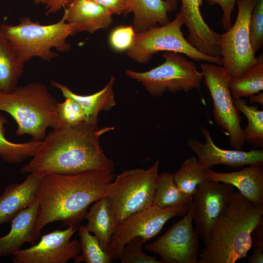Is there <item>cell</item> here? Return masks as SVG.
I'll return each mask as SVG.
<instances>
[{"mask_svg":"<svg viewBox=\"0 0 263 263\" xmlns=\"http://www.w3.org/2000/svg\"><path fill=\"white\" fill-rule=\"evenodd\" d=\"M56 105V126L72 127L87 122L84 113L78 103L71 97H65Z\"/></svg>","mask_w":263,"mask_h":263,"instance_id":"31","label":"cell"},{"mask_svg":"<svg viewBox=\"0 0 263 263\" xmlns=\"http://www.w3.org/2000/svg\"><path fill=\"white\" fill-rule=\"evenodd\" d=\"M205 138L203 143L196 138L187 140L188 146L198 157L200 164L205 168L210 169L213 165H225L239 168L251 165H263V149L244 151L240 150H224L213 142L209 131L202 126L199 128Z\"/></svg>","mask_w":263,"mask_h":263,"instance_id":"15","label":"cell"},{"mask_svg":"<svg viewBox=\"0 0 263 263\" xmlns=\"http://www.w3.org/2000/svg\"><path fill=\"white\" fill-rule=\"evenodd\" d=\"M7 123L6 118L0 114V157L8 163L16 164L32 157L42 141L31 140L21 143L9 141L5 135L4 125Z\"/></svg>","mask_w":263,"mask_h":263,"instance_id":"28","label":"cell"},{"mask_svg":"<svg viewBox=\"0 0 263 263\" xmlns=\"http://www.w3.org/2000/svg\"><path fill=\"white\" fill-rule=\"evenodd\" d=\"M56 103L41 82L17 86L10 93H0V111L8 113L16 121V135L28 134L35 141H42L47 129L55 127Z\"/></svg>","mask_w":263,"mask_h":263,"instance_id":"4","label":"cell"},{"mask_svg":"<svg viewBox=\"0 0 263 263\" xmlns=\"http://www.w3.org/2000/svg\"><path fill=\"white\" fill-rule=\"evenodd\" d=\"M256 0H236V19L233 25L221 34L219 44L222 67L230 78L237 77L257 61L250 42L249 19Z\"/></svg>","mask_w":263,"mask_h":263,"instance_id":"10","label":"cell"},{"mask_svg":"<svg viewBox=\"0 0 263 263\" xmlns=\"http://www.w3.org/2000/svg\"><path fill=\"white\" fill-rule=\"evenodd\" d=\"M189 207L175 206L165 208L153 203L130 215L115 227L107 251L111 261L119 259L125 244L136 237L146 242L156 236L165 224L175 217H183Z\"/></svg>","mask_w":263,"mask_h":263,"instance_id":"11","label":"cell"},{"mask_svg":"<svg viewBox=\"0 0 263 263\" xmlns=\"http://www.w3.org/2000/svg\"><path fill=\"white\" fill-rule=\"evenodd\" d=\"M229 88L233 98L248 97L263 90V54L255 65L241 75L230 78Z\"/></svg>","mask_w":263,"mask_h":263,"instance_id":"26","label":"cell"},{"mask_svg":"<svg viewBox=\"0 0 263 263\" xmlns=\"http://www.w3.org/2000/svg\"><path fill=\"white\" fill-rule=\"evenodd\" d=\"M115 80L114 76H111L102 89L89 95L75 94L67 86L56 81H52L51 84L58 89L64 97L72 98L78 103L84 113L87 122L97 124L99 113L109 111L116 105L113 89Z\"/></svg>","mask_w":263,"mask_h":263,"instance_id":"22","label":"cell"},{"mask_svg":"<svg viewBox=\"0 0 263 263\" xmlns=\"http://www.w3.org/2000/svg\"><path fill=\"white\" fill-rule=\"evenodd\" d=\"M109 11L113 15L130 14L127 0H90Z\"/></svg>","mask_w":263,"mask_h":263,"instance_id":"36","label":"cell"},{"mask_svg":"<svg viewBox=\"0 0 263 263\" xmlns=\"http://www.w3.org/2000/svg\"><path fill=\"white\" fill-rule=\"evenodd\" d=\"M192 203L188 212L154 242L144 246L163 263H198L199 235L193 227Z\"/></svg>","mask_w":263,"mask_h":263,"instance_id":"12","label":"cell"},{"mask_svg":"<svg viewBox=\"0 0 263 263\" xmlns=\"http://www.w3.org/2000/svg\"><path fill=\"white\" fill-rule=\"evenodd\" d=\"M33 1L34 3L37 5L40 4L45 5L47 3L48 0H33Z\"/></svg>","mask_w":263,"mask_h":263,"instance_id":"40","label":"cell"},{"mask_svg":"<svg viewBox=\"0 0 263 263\" xmlns=\"http://www.w3.org/2000/svg\"><path fill=\"white\" fill-rule=\"evenodd\" d=\"M253 246L252 253L249 258V263H263V244L253 243Z\"/></svg>","mask_w":263,"mask_h":263,"instance_id":"38","label":"cell"},{"mask_svg":"<svg viewBox=\"0 0 263 263\" xmlns=\"http://www.w3.org/2000/svg\"><path fill=\"white\" fill-rule=\"evenodd\" d=\"M234 191L230 185L207 180L197 187L192 195L193 221L205 245L208 243L212 226L225 210Z\"/></svg>","mask_w":263,"mask_h":263,"instance_id":"13","label":"cell"},{"mask_svg":"<svg viewBox=\"0 0 263 263\" xmlns=\"http://www.w3.org/2000/svg\"><path fill=\"white\" fill-rule=\"evenodd\" d=\"M0 29L24 63L34 57L51 61L59 56L53 49L59 53L69 51L71 45L67 39L75 34L73 24L62 18L56 22L46 25L24 17L16 25L1 24Z\"/></svg>","mask_w":263,"mask_h":263,"instance_id":"5","label":"cell"},{"mask_svg":"<svg viewBox=\"0 0 263 263\" xmlns=\"http://www.w3.org/2000/svg\"><path fill=\"white\" fill-rule=\"evenodd\" d=\"M162 56L164 62L149 71L138 72L127 69L125 74L140 82L154 97H160L167 91L176 93L200 90L203 77L193 62L174 52H164Z\"/></svg>","mask_w":263,"mask_h":263,"instance_id":"7","label":"cell"},{"mask_svg":"<svg viewBox=\"0 0 263 263\" xmlns=\"http://www.w3.org/2000/svg\"><path fill=\"white\" fill-rule=\"evenodd\" d=\"M85 226L97 238L102 249L107 252L115 225L113 213L106 196L95 201L88 211Z\"/></svg>","mask_w":263,"mask_h":263,"instance_id":"23","label":"cell"},{"mask_svg":"<svg viewBox=\"0 0 263 263\" xmlns=\"http://www.w3.org/2000/svg\"><path fill=\"white\" fill-rule=\"evenodd\" d=\"M113 172L91 170L43 176L37 192L39 205L33 242L47 224L60 221L67 227L78 226L93 203L105 196L113 180Z\"/></svg>","mask_w":263,"mask_h":263,"instance_id":"2","label":"cell"},{"mask_svg":"<svg viewBox=\"0 0 263 263\" xmlns=\"http://www.w3.org/2000/svg\"><path fill=\"white\" fill-rule=\"evenodd\" d=\"M78 227L56 229L42 235L37 244L14 252L12 261L14 263H66L74 259L81 252L80 243L71 238Z\"/></svg>","mask_w":263,"mask_h":263,"instance_id":"14","label":"cell"},{"mask_svg":"<svg viewBox=\"0 0 263 263\" xmlns=\"http://www.w3.org/2000/svg\"><path fill=\"white\" fill-rule=\"evenodd\" d=\"M153 203L162 208L179 206L189 207L192 198L177 187L173 174L164 172L158 175Z\"/></svg>","mask_w":263,"mask_h":263,"instance_id":"25","label":"cell"},{"mask_svg":"<svg viewBox=\"0 0 263 263\" xmlns=\"http://www.w3.org/2000/svg\"><path fill=\"white\" fill-rule=\"evenodd\" d=\"M114 129L99 128L87 122L72 127L56 126L20 172L42 175L91 170L113 172L114 163L105 155L99 139Z\"/></svg>","mask_w":263,"mask_h":263,"instance_id":"1","label":"cell"},{"mask_svg":"<svg viewBox=\"0 0 263 263\" xmlns=\"http://www.w3.org/2000/svg\"><path fill=\"white\" fill-rule=\"evenodd\" d=\"M200 66L204 82L212 100L214 121L227 132L230 146L241 150L245 143L241 126L242 118L229 88L230 77L223 67L216 64L202 63Z\"/></svg>","mask_w":263,"mask_h":263,"instance_id":"9","label":"cell"},{"mask_svg":"<svg viewBox=\"0 0 263 263\" xmlns=\"http://www.w3.org/2000/svg\"><path fill=\"white\" fill-rule=\"evenodd\" d=\"M250 104L253 105L256 103L263 105V93H258L249 96Z\"/></svg>","mask_w":263,"mask_h":263,"instance_id":"39","label":"cell"},{"mask_svg":"<svg viewBox=\"0 0 263 263\" xmlns=\"http://www.w3.org/2000/svg\"><path fill=\"white\" fill-rule=\"evenodd\" d=\"M24 63L0 29V93L11 92L18 86Z\"/></svg>","mask_w":263,"mask_h":263,"instance_id":"24","label":"cell"},{"mask_svg":"<svg viewBox=\"0 0 263 263\" xmlns=\"http://www.w3.org/2000/svg\"><path fill=\"white\" fill-rule=\"evenodd\" d=\"M146 241L141 237H136L124 245L120 256L121 263H163L161 260L145 254L143 251Z\"/></svg>","mask_w":263,"mask_h":263,"instance_id":"32","label":"cell"},{"mask_svg":"<svg viewBox=\"0 0 263 263\" xmlns=\"http://www.w3.org/2000/svg\"><path fill=\"white\" fill-rule=\"evenodd\" d=\"M43 175L30 173L20 183L9 184L0 196V225L12 219L36 199Z\"/></svg>","mask_w":263,"mask_h":263,"instance_id":"18","label":"cell"},{"mask_svg":"<svg viewBox=\"0 0 263 263\" xmlns=\"http://www.w3.org/2000/svg\"><path fill=\"white\" fill-rule=\"evenodd\" d=\"M63 9L62 18L73 24L75 34H94L108 29L113 22V15L109 11L90 0H70Z\"/></svg>","mask_w":263,"mask_h":263,"instance_id":"17","label":"cell"},{"mask_svg":"<svg viewBox=\"0 0 263 263\" xmlns=\"http://www.w3.org/2000/svg\"><path fill=\"white\" fill-rule=\"evenodd\" d=\"M207 180L230 185L249 201L256 205H263V169L261 165H248L231 172H217L209 169Z\"/></svg>","mask_w":263,"mask_h":263,"instance_id":"19","label":"cell"},{"mask_svg":"<svg viewBox=\"0 0 263 263\" xmlns=\"http://www.w3.org/2000/svg\"><path fill=\"white\" fill-rule=\"evenodd\" d=\"M70 0H48L45 5V14H54L63 9Z\"/></svg>","mask_w":263,"mask_h":263,"instance_id":"37","label":"cell"},{"mask_svg":"<svg viewBox=\"0 0 263 263\" xmlns=\"http://www.w3.org/2000/svg\"><path fill=\"white\" fill-rule=\"evenodd\" d=\"M159 161L147 169L124 170L108 186L105 196L114 217L115 228L130 215L153 203Z\"/></svg>","mask_w":263,"mask_h":263,"instance_id":"6","label":"cell"},{"mask_svg":"<svg viewBox=\"0 0 263 263\" xmlns=\"http://www.w3.org/2000/svg\"><path fill=\"white\" fill-rule=\"evenodd\" d=\"M233 103L239 112L247 119V125L243 129L245 142L254 148L263 149V111L259 110L256 105H248L242 98H233Z\"/></svg>","mask_w":263,"mask_h":263,"instance_id":"27","label":"cell"},{"mask_svg":"<svg viewBox=\"0 0 263 263\" xmlns=\"http://www.w3.org/2000/svg\"><path fill=\"white\" fill-rule=\"evenodd\" d=\"M263 205H256L234 191L225 212L212 226L198 263H235L252 246L251 233L263 221Z\"/></svg>","mask_w":263,"mask_h":263,"instance_id":"3","label":"cell"},{"mask_svg":"<svg viewBox=\"0 0 263 263\" xmlns=\"http://www.w3.org/2000/svg\"><path fill=\"white\" fill-rule=\"evenodd\" d=\"M178 0H127L135 33L169 23L168 14L177 9Z\"/></svg>","mask_w":263,"mask_h":263,"instance_id":"20","label":"cell"},{"mask_svg":"<svg viewBox=\"0 0 263 263\" xmlns=\"http://www.w3.org/2000/svg\"><path fill=\"white\" fill-rule=\"evenodd\" d=\"M39 205L37 199L11 221L10 231L0 237V257L12 255L25 243L33 244V233Z\"/></svg>","mask_w":263,"mask_h":263,"instance_id":"21","label":"cell"},{"mask_svg":"<svg viewBox=\"0 0 263 263\" xmlns=\"http://www.w3.org/2000/svg\"><path fill=\"white\" fill-rule=\"evenodd\" d=\"M210 6L219 4L222 10L221 23L224 29L228 30L232 26L231 14L234 10L236 0H203Z\"/></svg>","mask_w":263,"mask_h":263,"instance_id":"35","label":"cell"},{"mask_svg":"<svg viewBox=\"0 0 263 263\" xmlns=\"http://www.w3.org/2000/svg\"><path fill=\"white\" fill-rule=\"evenodd\" d=\"M179 13L188 31L187 41L201 53L221 57L219 41L221 34L205 22L200 11L203 0H181Z\"/></svg>","mask_w":263,"mask_h":263,"instance_id":"16","label":"cell"},{"mask_svg":"<svg viewBox=\"0 0 263 263\" xmlns=\"http://www.w3.org/2000/svg\"><path fill=\"white\" fill-rule=\"evenodd\" d=\"M209 169L203 167L197 158L192 156L183 162L173 174V179L181 190L192 196L197 187L207 180Z\"/></svg>","mask_w":263,"mask_h":263,"instance_id":"29","label":"cell"},{"mask_svg":"<svg viewBox=\"0 0 263 263\" xmlns=\"http://www.w3.org/2000/svg\"><path fill=\"white\" fill-rule=\"evenodd\" d=\"M81 255L74 260L75 263H110L111 260L108 253L101 247L97 238L91 234L85 225L78 228Z\"/></svg>","mask_w":263,"mask_h":263,"instance_id":"30","label":"cell"},{"mask_svg":"<svg viewBox=\"0 0 263 263\" xmlns=\"http://www.w3.org/2000/svg\"><path fill=\"white\" fill-rule=\"evenodd\" d=\"M250 42L256 54L263 46V0H256L249 19Z\"/></svg>","mask_w":263,"mask_h":263,"instance_id":"33","label":"cell"},{"mask_svg":"<svg viewBox=\"0 0 263 263\" xmlns=\"http://www.w3.org/2000/svg\"><path fill=\"white\" fill-rule=\"evenodd\" d=\"M135 35L132 25L116 27L109 36L110 45L115 51H127L132 45Z\"/></svg>","mask_w":263,"mask_h":263,"instance_id":"34","label":"cell"},{"mask_svg":"<svg viewBox=\"0 0 263 263\" xmlns=\"http://www.w3.org/2000/svg\"><path fill=\"white\" fill-rule=\"evenodd\" d=\"M183 25V19L179 13L167 24L135 33L132 44L127 51V56L137 63L145 64L158 52L171 51L185 54L194 60L222 66L221 57L204 55L189 44L181 31Z\"/></svg>","mask_w":263,"mask_h":263,"instance_id":"8","label":"cell"}]
</instances>
